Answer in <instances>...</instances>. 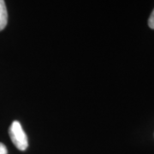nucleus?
Instances as JSON below:
<instances>
[{"mask_svg":"<svg viewBox=\"0 0 154 154\" xmlns=\"http://www.w3.org/2000/svg\"><path fill=\"white\" fill-rule=\"evenodd\" d=\"M9 134L13 144L18 150L25 151L28 148V141L27 134L22 129L21 123L18 121H14L9 129Z\"/></svg>","mask_w":154,"mask_h":154,"instance_id":"1","label":"nucleus"},{"mask_svg":"<svg viewBox=\"0 0 154 154\" xmlns=\"http://www.w3.org/2000/svg\"><path fill=\"white\" fill-rule=\"evenodd\" d=\"M8 22V13L5 3L4 0H0V31L5 28Z\"/></svg>","mask_w":154,"mask_h":154,"instance_id":"2","label":"nucleus"},{"mask_svg":"<svg viewBox=\"0 0 154 154\" xmlns=\"http://www.w3.org/2000/svg\"><path fill=\"white\" fill-rule=\"evenodd\" d=\"M148 25L149 27L152 28V29H154V10L152 11V12L150 17H149Z\"/></svg>","mask_w":154,"mask_h":154,"instance_id":"3","label":"nucleus"},{"mask_svg":"<svg viewBox=\"0 0 154 154\" xmlns=\"http://www.w3.org/2000/svg\"><path fill=\"white\" fill-rule=\"evenodd\" d=\"M0 154H8L5 145H4L3 143H0Z\"/></svg>","mask_w":154,"mask_h":154,"instance_id":"4","label":"nucleus"}]
</instances>
